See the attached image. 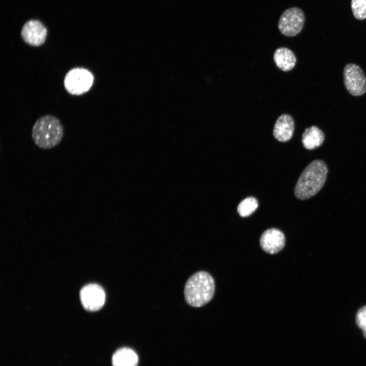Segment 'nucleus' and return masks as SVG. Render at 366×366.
I'll list each match as a JSON object with an SVG mask.
<instances>
[{
    "instance_id": "nucleus-1",
    "label": "nucleus",
    "mask_w": 366,
    "mask_h": 366,
    "mask_svg": "<svg viewBox=\"0 0 366 366\" xmlns=\"http://www.w3.org/2000/svg\"><path fill=\"white\" fill-rule=\"evenodd\" d=\"M328 173L325 163L315 160L303 170L295 185L294 193L299 200H306L315 195L325 184Z\"/></svg>"
},
{
    "instance_id": "nucleus-2",
    "label": "nucleus",
    "mask_w": 366,
    "mask_h": 366,
    "mask_svg": "<svg viewBox=\"0 0 366 366\" xmlns=\"http://www.w3.org/2000/svg\"><path fill=\"white\" fill-rule=\"evenodd\" d=\"M215 290V282L207 272L200 271L191 276L186 283L184 295L190 306L198 308L209 302Z\"/></svg>"
},
{
    "instance_id": "nucleus-3",
    "label": "nucleus",
    "mask_w": 366,
    "mask_h": 366,
    "mask_svg": "<svg viewBox=\"0 0 366 366\" xmlns=\"http://www.w3.org/2000/svg\"><path fill=\"white\" fill-rule=\"evenodd\" d=\"M64 133L63 126L60 120L54 116L45 115L39 117L35 123L32 137L38 147L49 149L60 142Z\"/></svg>"
},
{
    "instance_id": "nucleus-4",
    "label": "nucleus",
    "mask_w": 366,
    "mask_h": 366,
    "mask_svg": "<svg viewBox=\"0 0 366 366\" xmlns=\"http://www.w3.org/2000/svg\"><path fill=\"white\" fill-rule=\"evenodd\" d=\"M94 82V76L89 70L82 67H75L66 73L64 85L69 94L79 96L88 92Z\"/></svg>"
},
{
    "instance_id": "nucleus-5",
    "label": "nucleus",
    "mask_w": 366,
    "mask_h": 366,
    "mask_svg": "<svg viewBox=\"0 0 366 366\" xmlns=\"http://www.w3.org/2000/svg\"><path fill=\"white\" fill-rule=\"evenodd\" d=\"M305 21V16L301 9L292 7L286 10L281 15L278 28L280 32L287 37H294L302 30Z\"/></svg>"
},
{
    "instance_id": "nucleus-6",
    "label": "nucleus",
    "mask_w": 366,
    "mask_h": 366,
    "mask_svg": "<svg viewBox=\"0 0 366 366\" xmlns=\"http://www.w3.org/2000/svg\"><path fill=\"white\" fill-rule=\"evenodd\" d=\"M343 80L346 89L353 96H361L366 93V77L357 65L349 63L343 70Z\"/></svg>"
},
{
    "instance_id": "nucleus-7",
    "label": "nucleus",
    "mask_w": 366,
    "mask_h": 366,
    "mask_svg": "<svg viewBox=\"0 0 366 366\" xmlns=\"http://www.w3.org/2000/svg\"><path fill=\"white\" fill-rule=\"evenodd\" d=\"M105 292L103 288L96 284L84 286L80 292L82 306L89 311H96L102 308L105 301Z\"/></svg>"
},
{
    "instance_id": "nucleus-8",
    "label": "nucleus",
    "mask_w": 366,
    "mask_h": 366,
    "mask_svg": "<svg viewBox=\"0 0 366 366\" xmlns=\"http://www.w3.org/2000/svg\"><path fill=\"white\" fill-rule=\"evenodd\" d=\"M47 35V29L40 21L30 20L23 26L21 36L24 42L27 44L38 47L45 42Z\"/></svg>"
},
{
    "instance_id": "nucleus-9",
    "label": "nucleus",
    "mask_w": 366,
    "mask_h": 366,
    "mask_svg": "<svg viewBox=\"0 0 366 366\" xmlns=\"http://www.w3.org/2000/svg\"><path fill=\"white\" fill-rule=\"evenodd\" d=\"M285 237L279 229L270 228L264 231L260 238V245L262 250L269 254L281 251L285 246Z\"/></svg>"
},
{
    "instance_id": "nucleus-10",
    "label": "nucleus",
    "mask_w": 366,
    "mask_h": 366,
    "mask_svg": "<svg viewBox=\"0 0 366 366\" xmlns=\"http://www.w3.org/2000/svg\"><path fill=\"white\" fill-rule=\"evenodd\" d=\"M295 124L289 114H283L277 118L273 129V137L279 141H288L293 136Z\"/></svg>"
},
{
    "instance_id": "nucleus-11",
    "label": "nucleus",
    "mask_w": 366,
    "mask_h": 366,
    "mask_svg": "<svg viewBox=\"0 0 366 366\" xmlns=\"http://www.w3.org/2000/svg\"><path fill=\"white\" fill-rule=\"evenodd\" d=\"M273 59L277 67L284 72L292 70L296 63V57L292 50L286 47L277 48Z\"/></svg>"
},
{
    "instance_id": "nucleus-12",
    "label": "nucleus",
    "mask_w": 366,
    "mask_h": 366,
    "mask_svg": "<svg viewBox=\"0 0 366 366\" xmlns=\"http://www.w3.org/2000/svg\"><path fill=\"white\" fill-rule=\"evenodd\" d=\"M325 139L324 132L316 126L306 128L302 133L301 142L303 147L313 150L320 147Z\"/></svg>"
},
{
    "instance_id": "nucleus-13",
    "label": "nucleus",
    "mask_w": 366,
    "mask_h": 366,
    "mask_svg": "<svg viewBox=\"0 0 366 366\" xmlns=\"http://www.w3.org/2000/svg\"><path fill=\"white\" fill-rule=\"evenodd\" d=\"M111 363L112 366H137L138 357L132 349L123 347L117 349L113 353Z\"/></svg>"
},
{
    "instance_id": "nucleus-14",
    "label": "nucleus",
    "mask_w": 366,
    "mask_h": 366,
    "mask_svg": "<svg viewBox=\"0 0 366 366\" xmlns=\"http://www.w3.org/2000/svg\"><path fill=\"white\" fill-rule=\"evenodd\" d=\"M258 202L253 197H249L242 200L237 206V212L242 217H247L252 214L257 208Z\"/></svg>"
},
{
    "instance_id": "nucleus-15",
    "label": "nucleus",
    "mask_w": 366,
    "mask_h": 366,
    "mask_svg": "<svg viewBox=\"0 0 366 366\" xmlns=\"http://www.w3.org/2000/svg\"><path fill=\"white\" fill-rule=\"evenodd\" d=\"M351 6L355 18L358 20L366 18V0H352Z\"/></svg>"
},
{
    "instance_id": "nucleus-16",
    "label": "nucleus",
    "mask_w": 366,
    "mask_h": 366,
    "mask_svg": "<svg viewBox=\"0 0 366 366\" xmlns=\"http://www.w3.org/2000/svg\"><path fill=\"white\" fill-rule=\"evenodd\" d=\"M355 321L358 327L362 330L364 338L366 339V306L361 307L357 311Z\"/></svg>"
}]
</instances>
